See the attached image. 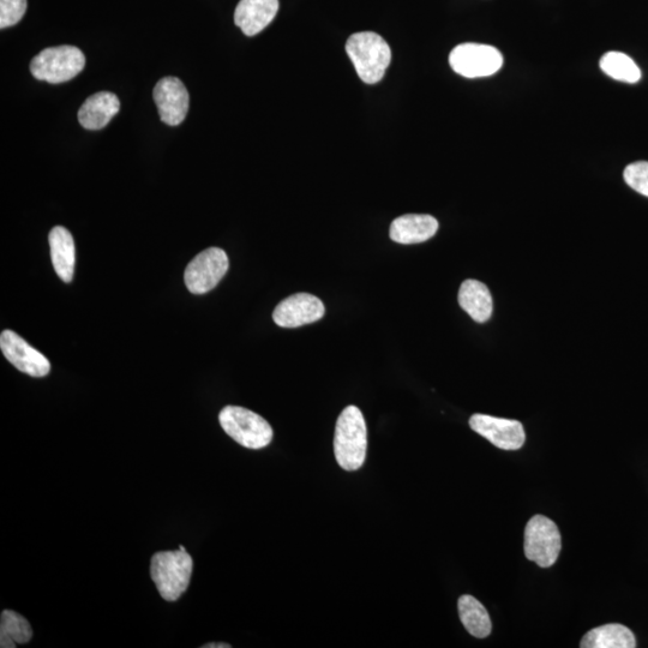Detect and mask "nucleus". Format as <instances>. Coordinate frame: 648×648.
<instances>
[{
    "label": "nucleus",
    "mask_w": 648,
    "mask_h": 648,
    "mask_svg": "<svg viewBox=\"0 0 648 648\" xmlns=\"http://www.w3.org/2000/svg\"><path fill=\"white\" fill-rule=\"evenodd\" d=\"M368 450V430L362 411L348 406L336 422L334 452L336 461L345 471H357L364 465Z\"/></svg>",
    "instance_id": "f257e3e1"
},
{
    "label": "nucleus",
    "mask_w": 648,
    "mask_h": 648,
    "mask_svg": "<svg viewBox=\"0 0 648 648\" xmlns=\"http://www.w3.org/2000/svg\"><path fill=\"white\" fill-rule=\"evenodd\" d=\"M346 52L360 80L368 84L380 82L392 60L387 41L374 32L351 35L346 42Z\"/></svg>",
    "instance_id": "f03ea898"
},
{
    "label": "nucleus",
    "mask_w": 648,
    "mask_h": 648,
    "mask_svg": "<svg viewBox=\"0 0 648 648\" xmlns=\"http://www.w3.org/2000/svg\"><path fill=\"white\" fill-rule=\"evenodd\" d=\"M192 569V557L179 549L156 552L150 561V575L156 590L167 602H177L188 591Z\"/></svg>",
    "instance_id": "7ed1b4c3"
},
{
    "label": "nucleus",
    "mask_w": 648,
    "mask_h": 648,
    "mask_svg": "<svg viewBox=\"0 0 648 648\" xmlns=\"http://www.w3.org/2000/svg\"><path fill=\"white\" fill-rule=\"evenodd\" d=\"M219 422L226 434L245 448H266L273 440L274 432L267 420L244 407H225Z\"/></svg>",
    "instance_id": "20e7f679"
},
{
    "label": "nucleus",
    "mask_w": 648,
    "mask_h": 648,
    "mask_svg": "<svg viewBox=\"0 0 648 648\" xmlns=\"http://www.w3.org/2000/svg\"><path fill=\"white\" fill-rule=\"evenodd\" d=\"M86 57L75 46L63 45L46 48L32 60L30 71L39 81L63 83L72 80L84 69Z\"/></svg>",
    "instance_id": "39448f33"
},
{
    "label": "nucleus",
    "mask_w": 648,
    "mask_h": 648,
    "mask_svg": "<svg viewBox=\"0 0 648 648\" xmlns=\"http://www.w3.org/2000/svg\"><path fill=\"white\" fill-rule=\"evenodd\" d=\"M562 548L561 533L555 522L543 515H536L525 528V555L527 560L539 567L554 566Z\"/></svg>",
    "instance_id": "423d86ee"
},
{
    "label": "nucleus",
    "mask_w": 648,
    "mask_h": 648,
    "mask_svg": "<svg viewBox=\"0 0 648 648\" xmlns=\"http://www.w3.org/2000/svg\"><path fill=\"white\" fill-rule=\"evenodd\" d=\"M452 69L466 78H479L495 75L502 68L503 57L494 46L461 44L456 46L449 56Z\"/></svg>",
    "instance_id": "0eeeda50"
},
{
    "label": "nucleus",
    "mask_w": 648,
    "mask_h": 648,
    "mask_svg": "<svg viewBox=\"0 0 648 648\" xmlns=\"http://www.w3.org/2000/svg\"><path fill=\"white\" fill-rule=\"evenodd\" d=\"M230 262L220 248H209L198 254L185 269L184 280L188 290L194 294L212 291L227 273Z\"/></svg>",
    "instance_id": "6e6552de"
},
{
    "label": "nucleus",
    "mask_w": 648,
    "mask_h": 648,
    "mask_svg": "<svg viewBox=\"0 0 648 648\" xmlns=\"http://www.w3.org/2000/svg\"><path fill=\"white\" fill-rule=\"evenodd\" d=\"M473 431L483 436L503 450H518L526 441L524 426L518 420H510L486 416V414H473L470 419Z\"/></svg>",
    "instance_id": "1a4fd4ad"
},
{
    "label": "nucleus",
    "mask_w": 648,
    "mask_h": 648,
    "mask_svg": "<svg viewBox=\"0 0 648 648\" xmlns=\"http://www.w3.org/2000/svg\"><path fill=\"white\" fill-rule=\"evenodd\" d=\"M326 308L320 298L309 293L293 294L282 300L273 312V320L282 328H297L320 321Z\"/></svg>",
    "instance_id": "9d476101"
},
{
    "label": "nucleus",
    "mask_w": 648,
    "mask_h": 648,
    "mask_svg": "<svg viewBox=\"0 0 648 648\" xmlns=\"http://www.w3.org/2000/svg\"><path fill=\"white\" fill-rule=\"evenodd\" d=\"M0 348H2L4 357L24 374L32 377H45L51 370V364L44 354L36 351L12 330H4L0 335Z\"/></svg>",
    "instance_id": "9b49d317"
},
{
    "label": "nucleus",
    "mask_w": 648,
    "mask_h": 648,
    "mask_svg": "<svg viewBox=\"0 0 648 648\" xmlns=\"http://www.w3.org/2000/svg\"><path fill=\"white\" fill-rule=\"evenodd\" d=\"M153 98L162 122L177 126L189 111V93L182 81L176 77L162 78L154 88Z\"/></svg>",
    "instance_id": "f8f14e48"
},
{
    "label": "nucleus",
    "mask_w": 648,
    "mask_h": 648,
    "mask_svg": "<svg viewBox=\"0 0 648 648\" xmlns=\"http://www.w3.org/2000/svg\"><path fill=\"white\" fill-rule=\"evenodd\" d=\"M279 0H240L234 22L248 36L261 33L278 14Z\"/></svg>",
    "instance_id": "ddd939ff"
},
{
    "label": "nucleus",
    "mask_w": 648,
    "mask_h": 648,
    "mask_svg": "<svg viewBox=\"0 0 648 648\" xmlns=\"http://www.w3.org/2000/svg\"><path fill=\"white\" fill-rule=\"evenodd\" d=\"M438 221L431 215L407 214L396 218L390 225L389 236L395 243L418 244L434 237Z\"/></svg>",
    "instance_id": "4468645a"
},
{
    "label": "nucleus",
    "mask_w": 648,
    "mask_h": 648,
    "mask_svg": "<svg viewBox=\"0 0 648 648\" xmlns=\"http://www.w3.org/2000/svg\"><path fill=\"white\" fill-rule=\"evenodd\" d=\"M119 110L120 101L116 94L99 92L84 101L78 111V122L87 130L104 129Z\"/></svg>",
    "instance_id": "2eb2a0df"
},
{
    "label": "nucleus",
    "mask_w": 648,
    "mask_h": 648,
    "mask_svg": "<svg viewBox=\"0 0 648 648\" xmlns=\"http://www.w3.org/2000/svg\"><path fill=\"white\" fill-rule=\"evenodd\" d=\"M51 258L54 270L66 284L74 279L75 272V242L71 233L65 227L57 226L52 228L50 236Z\"/></svg>",
    "instance_id": "dca6fc26"
},
{
    "label": "nucleus",
    "mask_w": 648,
    "mask_h": 648,
    "mask_svg": "<svg viewBox=\"0 0 648 648\" xmlns=\"http://www.w3.org/2000/svg\"><path fill=\"white\" fill-rule=\"evenodd\" d=\"M459 304L473 321L485 323L492 315V297L483 282L466 280L459 291Z\"/></svg>",
    "instance_id": "f3484780"
},
{
    "label": "nucleus",
    "mask_w": 648,
    "mask_h": 648,
    "mask_svg": "<svg viewBox=\"0 0 648 648\" xmlns=\"http://www.w3.org/2000/svg\"><path fill=\"white\" fill-rule=\"evenodd\" d=\"M582 648H634L635 636L622 624H605L585 634L581 640Z\"/></svg>",
    "instance_id": "a211bd4d"
},
{
    "label": "nucleus",
    "mask_w": 648,
    "mask_h": 648,
    "mask_svg": "<svg viewBox=\"0 0 648 648\" xmlns=\"http://www.w3.org/2000/svg\"><path fill=\"white\" fill-rule=\"evenodd\" d=\"M459 615L467 632L474 638L484 639L491 634L492 624L484 605L472 596H461L458 603Z\"/></svg>",
    "instance_id": "6ab92c4d"
},
{
    "label": "nucleus",
    "mask_w": 648,
    "mask_h": 648,
    "mask_svg": "<svg viewBox=\"0 0 648 648\" xmlns=\"http://www.w3.org/2000/svg\"><path fill=\"white\" fill-rule=\"evenodd\" d=\"M33 638V629L27 618L12 610H4L0 617V647L15 648Z\"/></svg>",
    "instance_id": "aec40b11"
},
{
    "label": "nucleus",
    "mask_w": 648,
    "mask_h": 648,
    "mask_svg": "<svg viewBox=\"0 0 648 648\" xmlns=\"http://www.w3.org/2000/svg\"><path fill=\"white\" fill-rule=\"evenodd\" d=\"M605 75L616 81L636 83L640 81L641 71L634 60L622 52H608L599 62Z\"/></svg>",
    "instance_id": "412c9836"
},
{
    "label": "nucleus",
    "mask_w": 648,
    "mask_h": 648,
    "mask_svg": "<svg viewBox=\"0 0 648 648\" xmlns=\"http://www.w3.org/2000/svg\"><path fill=\"white\" fill-rule=\"evenodd\" d=\"M626 183L639 194L648 197V162L639 161L627 166L623 173Z\"/></svg>",
    "instance_id": "4be33fe9"
},
{
    "label": "nucleus",
    "mask_w": 648,
    "mask_h": 648,
    "mask_svg": "<svg viewBox=\"0 0 648 648\" xmlns=\"http://www.w3.org/2000/svg\"><path fill=\"white\" fill-rule=\"evenodd\" d=\"M27 0H0V28L15 26L26 14Z\"/></svg>",
    "instance_id": "5701e85b"
},
{
    "label": "nucleus",
    "mask_w": 648,
    "mask_h": 648,
    "mask_svg": "<svg viewBox=\"0 0 648 648\" xmlns=\"http://www.w3.org/2000/svg\"><path fill=\"white\" fill-rule=\"evenodd\" d=\"M231 645L224 644V642H220V644H215V642H212V644H207L203 645L202 648H231Z\"/></svg>",
    "instance_id": "b1692460"
},
{
    "label": "nucleus",
    "mask_w": 648,
    "mask_h": 648,
    "mask_svg": "<svg viewBox=\"0 0 648 648\" xmlns=\"http://www.w3.org/2000/svg\"><path fill=\"white\" fill-rule=\"evenodd\" d=\"M179 550L186 551L183 545L179 546Z\"/></svg>",
    "instance_id": "393cba45"
}]
</instances>
